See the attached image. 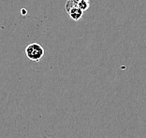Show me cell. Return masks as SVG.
I'll list each match as a JSON object with an SVG mask.
<instances>
[{
	"instance_id": "obj_4",
	"label": "cell",
	"mask_w": 146,
	"mask_h": 138,
	"mask_svg": "<svg viewBox=\"0 0 146 138\" xmlns=\"http://www.w3.org/2000/svg\"><path fill=\"white\" fill-rule=\"evenodd\" d=\"M22 13H23V14H24V13H26V11H24V9H23V11H22Z\"/></svg>"
},
{
	"instance_id": "obj_2",
	"label": "cell",
	"mask_w": 146,
	"mask_h": 138,
	"mask_svg": "<svg viewBox=\"0 0 146 138\" xmlns=\"http://www.w3.org/2000/svg\"><path fill=\"white\" fill-rule=\"evenodd\" d=\"M65 8H66L67 12L68 13L69 17H70L73 21L77 22L82 18V15H84V11H82L81 9L76 6L74 0H68Z\"/></svg>"
},
{
	"instance_id": "obj_1",
	"label": "cell",
	"mask_w": 146,
	"mask_h": 138,
	"mask_svg": "<svg viewBox=\"0 0 146 138\" xmlns=\"http://www.w3.org/2000/svg\"><path fill=\"white\" fill-rule=\"evenodd\" d=\"M25 52L29 60L34 62H39L45 54L44 49L38 43H31L27 45Z\"/></svg>"
},
{
	"instance_id": "obj_3",
	"label": "cell",
	"mask_w": 146,
	"mask_h": 138,
	"mask_svg": "<svg viewBox=\"0 0 146 138\" xmlns=\"http://www.w3.org/2000/svg\"><path fill=\"white\" fill-rule=\"evenodd\" d=\"M76 6L82 9V11H88V9L90 8V2L89 0H74Z\"/></svg>"
}]
</instances>
